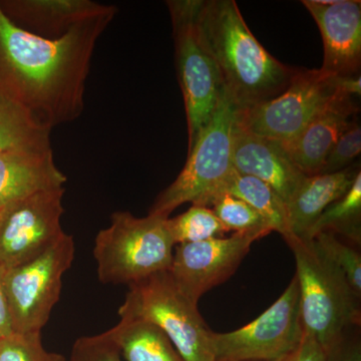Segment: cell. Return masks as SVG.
<instances>
[{"mask_svg": "<svg viewBox=\"0 0 361 361\" xmlns=\"http://www.w3.org/2000/svg\"><path fill=\"white\" fill-rule=\"evenodd\" d=\"M166 4L172 21L176 68L184 97L189 149L217 110L224 85L197 27L200 0H169Z\"/></svg>", "mask_w": 361, "mask_h": 361, "instance_id": "cell-7", "label": "cell"}, {"mask_svg": "<svg viewBox=\"0 0 361 361\" xmlns=\"http://www.w3.org/2000/svg\"><path fill=\"white\" fill-rule=\"evenodd\" d=\"M118 315L157 325L184 361H216L212 331L199 312L198 304L178 290L167 271L130 284Z\"/></svg>", "mask_w": 361, "mask_h": 361, "instance_id": "cell-6", "label": "cell"}, {"mask_svg": "<svg viewBox=\"0 0 361 361\" xmlns=\"http://www.w3.org/2000/svg\"><path fill=\"white\" fill-rule=\"evenodd\" d=\"M111 331L126 361H184L168 336L147 320L121 317Z\"/></svg>", "mask_w": 361, "mask_h": 361, "instance_id": "cell-19", "label": "cell"}, {"mask_svg": "<svg viewBox=\"0 0 361 361\" xmlns=\"http://www.w3.org/2000/svg\"><path fill=\"white\" fill-rule=\"evenodd\" d=\"M281 361H329V358L314 337L304 332L295 350Z\"/></svg>", "mask_w": 361, "mask_h": 361, "instance_id": "cell-29", "label": "cell"}, {"mask_svg": "<svg viewBox=\"0 0 361 361\" xmlns=\"http://www.w3.org/2000/svg\"><path fill=\"white\" fill-rule=\"evenodd\" d=\"M360 172V166L353 165L330 174L307 176L286 205L292 235L305 239L320 215L348 193Z\"/></svg>", "mask_w": 361, "mask_h": 361, "instance_id": "cell-18", "label": "cell"}, {"mask_svg": "<svg viewBox=\"0 0 361 361\" xmlns=\"http://www.w3.org/2000/svg\"><path fill=\"white\" fill-rule=\"evenodd\" d=\"M304 334L296 277L282 295L253 322L226 334L212 332L216 361H281Z\"/></svg>", "mask_w": 361, "mask_h": 361, "instance_id": "cell-10", "label": "cell"}, {"mask_svg": "<svg viewBox=\"0 0 361 361\" xmlns=\"http://www.w3.org/2000/svg\"><path fill=\"white\" fill-rule=\"evenodd\" d=\"M51 141L20 145L0 152V209L49 190L65 188Z\"/></svg>", "mask_w": 361, "mask_h": 361, "instance_id": "cell-14", "label": "cell"}, {"mask_svg": "<svg viewBox=\"0 0 361 361\" xmlns=\"http://www.w3.org/2000/svg\"><path fill=\"white\" fill-rule=\"evenodd\" d=\"M238 110L224 87L212 118L188 149L184 168L158 195L149 215L170 218L171 213L185 203L210 208L235 170L232 142Z\"/></svg>", "mask_w": 361, "mask_h": 361, "instance_id": "cell-4", "label": "cell"}, {"mask_svg": "<svg viewBox=\"0 0 361 361\" xmlns=\"http://www.w3.org/2000/svg\"><path fill=\"white\" fill-rule=\"evenodd\" d=\"M0 361H66L63 355L49 353L42 341V332L13 334L0 338Z\"/></svg>", "mask_w": 361, "mask_h": 361, "instance_id": "cell-26", "label": "cell"}, {"mask_svg": "<svg viewBox=\"0 0 361 361\" xmlns=\"http://www.w3.org/2000/svg\"><path fill=\"white\" fill-rule=\"evenodd\" d=\"M338 94L336 75L320 70L297 68L281 94L238 110L236 125L251 134L279 142H290Z\"/></svg>", "mask_w": 361, "mask_h": 361, "instance_id": "cell-9", "label": "cell"}, {"mask_svg": "<svg viewBox=\"0 0 361 361\" xmlns=\"http://www.w3.org/2000/svg\"><path fill=\"white\" fill-rule=\"evenodd\" d=\"M233 167L272 188L288 203L307 176L292 163L280 142L240 129L235 125L232 142Z\"/></svg>", "mask_w": 361, "mask_h": 361, "instance_id": "cell-15", "label": "cell"}, {"mask_svg": "<svg viewBox=\"0 0 361 361\" xmlns=\"http://www.w3.org/2000/svg\"><path fill=\"white\" fill-rule=\"evenodd\" d=\"M4 271L0 268V338L13 334L8 302L4 291Z\"/></svg>", "mask_w": 361, "mask_h": 361, "instance_id": "cell-31", "label": "cell"}, {"mask_svg": "<svg viewBox=\"0 0 361 361\" xmlns=\"http://www.w3.org/2000/svg\"><path fill=\"white\" fill-rule=\"evenodd\" d=\"M323 42L322 70L334 75H355L361 66V2L303 0Z\"/></svg>", "mask_w": 361, "mask_h": 361, "instance_id": "cell-13", "label": "cell"}, {"mask_svg": "<svg viewBox=\"0 0 361 361\" xmlns=\"http://www.w3.org/2000/svg\"><path fill=\"white\" fill-rule=\"evenodd\" d=\"M51 133L25 111L0 96V152L20 145L51 141Z\"/></svg>", "mask_w": 361, "mask_h": 361, "instance_id": "cell-22", "label": "cell"}, {"mask_svg": "<svg viewBox=\"0 0 361 361\" xmlns=\"http://www.w3.org/2000/svg\"><path fill=\"white\" fill-rule=\"evenodd\" d=\"M337 92L350 97H360L361 94L360 73L355 75H336Z\"/></svg>", "mask_w": 361, "mask_h": 361, "instance_id": "cell-32", "label": "cell"}, {"mask_svg": "<svg viewBox=\"0 0 361 361\" xmlns=\"http://www.w3.org/2000/svg\"><path fill=\"white\" fill-rule=\"evenodd\" d=\"M65 188L42 192L0 209V268L25 264L65 234L61 227Z\"/></svg>", "mask_w": 361, "mask_h": 361, "instance_id": "cell-11", "label": "cell"}, {"mask_svg": "<svg viewBox=\"0 0 361 361\" xmlns=\"http://www.w3.org/2000/svg\"><path fill=\"white\" fill-rule=\"evenodd\" d=\"M75 256V239L65 233L37 257L4 271V291L13 332H42L59 302L63 275Z\"/></svg>", "mask_w": 361, "mask_h": 361, "instance_id": "cell-8", "label": "cell"}, {"mask_svg": "<svg viewBox=\"0 0 361 361\" xmlns=\"http://www.w3.org/2000/svg\"><path fill=\"white\" fill-rule=\"evenodd\" d=\"M111 329L92 336L80 337L73 343L71 361H123Z\"/></svg>", "mask_w": 361, "mask_h": 361, "instance_id": "cell-27", "label": "cell"}, {"mask_svg": "<svg viewBox=\"0 0 361 361\" xmlns=\"http://www.w3.org/2000/svg\"><path fill=\"white\" fill-rule=\"evenodd\" d=\"M111 7L92 0H0V8L14 25L47 39H61Z\"/></svg>", "mask_w": 361, "mask_h": 361, "instance_id": "cell-17", "label": "cell"}, {"mask_svg": "<svg viewBox=\"0 0 361 361\" xmlns=\"http://www.w3.org/2000/svg\"><path fill=\"white\" fill-rule=\"evenodd\" d=\"M293 252L305 334L314 337L327 355L360 325V298L336 266L311 240L293 237L286 242Z\"/></svg>", "mask_w": 361, "mask_h": 361, "instance_id": "cell-3", "label": "cell"}, {"mask_svg": "<svg viewBox=\"0 0 361 361\" xmlns=\"http://www.w3.org/2000/svg\"><path fill=\"white\" fill-rule=\"evenodd\" d=\"M116 13L111 6L61 39H47L21 30L0 8V96L51 130L77 120L97 42Z\"/></svg>", "mask_w": 361, "mask_h": 361, "instance_id": "cell-1", "label": "cell"}, {"mask_svg": "<svg viewBox=\"0 0 361 361\" xmlns=\"http://www.w3.org/2000/svg\"><path fill=\"white\" fill-rule=\"evenodd\" d=\"M318 251L325 256L348 280L349 286L361 298V256L353 247L343 243L336 235L322 232L310 239Z\"/></svg>", "mask_w": 361, "mask_h": 361, "instance_id": "cell-25", "label": "cell"}, {"mask_svg": "<svg viewBox=\"0 0 361 361\" xmlns=\"http://www.w3.org/2000/svg\"><path fill=\"white\" fill-rule=\"evenodd\" d=\"M361 173L356 176L348 193L332 203L315 221L307 236L310 240L318 233L329 232L342 235L355 244H360L361 231Z\"/></svg>", "mask_w": 361, "mask_h": 361, "instance_id": "cell-21", "label": "cell"}, {"mask_svg": "<svg viewBox=\"0 0 361 361\" xmlns=\"http://www.w3.org/2000/svg\"><path fill=\"white\" fill-rule=\"evenodd\" d=\"M169 218H137L127 211L111 214V224L97 233L94 257L104 284H132L167 271L175 244Z\"/></svg>", "mask_w": 361, "mask_h": 361, "instance_id": "cell-5", "label": "cell"}, {"mask_svg": "<svg viewBox=\"0 0 361 361\" xmlns=\"http://www.w3.org/2000/svg\"><path fill=\"white\" fill-rule=\"evenodd\" d=\"M168 228L175 246L219 238L228 233L212 209L197 205L175 218H169Z\"/></svg>", "mask_w": 361, "mask_h": 361, "instance_id": "cell-23", "label": "cell"}, {"mask_svg": "<svg viewBox=\"0 0 361 361\" xmlns=\"http://www.w3.org/2000/svg\"><path fill=\"white\" fill-rule=\"evenodd\" d=\"M223 193L232 195L246 202L265 220L272 231L279 233L285 241L293 238L286 204L272 188L262 180L239 174L234 170L226 183Z\"/></svg>", "mask_w": 361, "mask_h": 361, "instance_id": "cell-20", "label": "cell"}, {"mask_svg": "<svg viewBox=\"0 0 361 361\" xmlns=\"http://www.w3.org/2000/svg\"><path fill=\"white\" fill-rule=\"evenodd\" d=\"M197 27L240 110L275 99L290 84L297 68L266 51L234 0H200Z\"/></svg>", "mask_w": 361, "mask_h": 361, "instance_id": "cell-2", "label": "cell"}, {"mask_svg": "<svg viewBox=\"0 0 361 361\" xmlns=\"http://www.w3.org/2000/svg\"><path fill=\"white\" fill-rule=\"evenodd\" d=\"M358 111L353 97L338 92L295 139L280 145L303 174L318 175L334 145L357 118Z\"/></svg>", "mask_w": 361, "mask_h": 361, "instance_id": "cell-16", "label": "cell"}, {"mask_svg": "<svg viewBox=\"0 0 361 361\" xmlns=\"http://www.w3.org/2000/svg\"><path fill=\"white\" fill-rule=\"evenodd\" d=\"M211 207L227 232L253 233L260 235L262 238L273 232L250 205L232 195H219Z\"/></svg>", "mask_w": 361, "mask_h": 361, "instance_id": "cell-24", "label": "cell"}, {"mask_svg": "<svg viewBox=\"0 0 361 361\" xmlns=\"http://www.w3.org/2000/svg\"><path fill=\"white\" fill-rule=\"evenodd\" d=\"M329 361H361L360 342L351 341L349 336L329 355Z\"/></svg>", "mask_w": 361, "mask_h": 361, "instance_id": "cell-30", "label": "cell"}, {"mask_svg": "<svg viewBox=\"0 0 361 361\" xmlns=\"http://www.w3.org/2000/svg\"><path fill=\"white\" fill-rule=\"evenodd\" d=\"M260 239L253 233H233L229 237L176 245L169 276L180 293L198 304L204 294L236 272L252 244Z\"/></svg>", "mask_w": 361, "mask_h": 361, "instance_id": "cell-12", "label": "cell"}, {"mask_svg": "<svg viewBox=\"0 0 361 361\" xmlns=\"http://www.w3.org/2000/svg\"><path fill=\"white\" fill-rule=\"evenodd\" d=\"M360 152L361 128L356 118L330 151L319 174H330L348 168L353 161L360 155Z\"/></svg>", "mask_w": 361, "mask_h": 361, "instance_id": "cell-28", "label": "cell"}]
</instances>
